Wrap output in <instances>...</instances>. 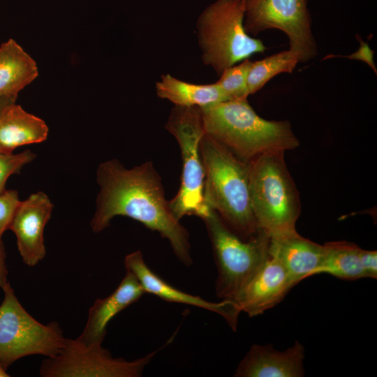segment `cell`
Here are the masks:
<instances>
[{
    "label": "cell",
    "instance_id": "cell-28",
    "mask_svg": "<svg viewBox=\"0 0 377 377\" xmlns=\"http://www.w3.org/2000/svg\"><path fill=\"white\" fill-rule=\"evenodd\" d=\"M10 375L6 371V369L3 367V366L0 362V377H9Z\"/></svg>",
    "mask_w": 377,
    "mask_h": 377
},
{
    "label": "cell",
    "instance_id": "cell-25",
    "mask_svg": "<svg viewBox=\"0 0 377 377\" xmlns=\"http://www.w3.org/2000/svg\"><path fill=\"white\" fill-rule=\"evenodd\" d=\"M360 258L366 278H377V251L360 249Z\"/></svg>",
    "mask_w": 377,
    "mask_h": 377
},
{
    "label": "cell",
    "instance_id": "cell-13",
    "mask_svg": "<svg viewBox=\"0 0 377 377\" xmlns=\"http://www.w3.org/2000/svg\"><path fill=\"white\" fill-rule=\"evenodd\" d=\"M293 287L285 268L268 253L236 303L241 312L255 317L280 303Z\"/></svg>",
    "mask_w": 377,
    "mask_h": 377
},
{
    "label": "cell",
    "instance_id": "cell-27",
    "mask_svg": "<svg viewBox=\"0 0 377 377\" xmlns=\"http://www.w3.org/2000/svg\"><path fill=\"white\" fill-rule=\"evenodd\" d=\"M16 99L8 97H0V112L8 105L15 103Z\"/></svg>",
    "mask_w": 377,
    "mask_h": 377
},
{
    "label": "cell",
    "instance_id": "cell-12",
    "mask_svg": "<svg viewBox=\"0 0 377 377\" xmlns=\"http://www.w3.org/2000/svg\"><path fill=\"white\" fill-rule=\"evenodd\" d=\"M54 205L43 191L32 193L20 201L9 230L17 238V246L23 263L34 267L45 256L44 229Z\"/></svg>",
    "mask_w": 377,
    "mask_h": 377
},
{
    "label": "cell",
    "instance_id": "cell-16",
    "mask_svg": "<svg viewBox=\"0 0 377 377\" xmlns=\"http://www.w3.org/2000/svg\"><path fill=\"white\" fill-rule=\"evenodd\" d=\"M325 252V245L302 237L297 232L269 238L268 253L286 270L293 287L313 275Z\"/></svg>",
    "mask_w": 377,
    "mask_h": 377
},
{
    "label": "cell",
    "instance_id": "cell-11",
    "mask_svg": "<svg viewBox=\"0 0 377 377\" xmlns=\"http://www.w3.org/2000/svg\"><path fill=\"white\" fill-rule=\"evenodd\" d=\"M124 263L126 269L136 277L145 293L154 295L166 302L196 306L216 313L226 320L232 330H237L241 311L236 302L227 300L210 302L174 287L148 267L140 250L126 255Z\"/></svg>",
    "mask_w": 377,
    "mask_h": 377
},
{
    "label": "cell",
    "instance_id": "cell-4",
    "mask_svg": "<svg viewBox=\"0 0 377 377\" xmlns=\"http://www.w3.org/2000/svg\"><path fill=\"white\" fill-rule=\"evenodd\" d=\"M284 151L263 154L249 162V193L259 229L269 238L296 232L301 203L286 167Z\"/></svg>",
    "mask_w": 377,
    "mask_h": 377
},
{
    "label": "cell",
    "instance_id": "cell-21",
    "mask_svg": "<svg viewBox=\"0 0 377 377\" xmlns=\"http://www.w3.org/2000/svg\"><path fill=\"white\" fill-rule=\"evenodd\" d=\"M299 63L289 50L251 61L246 79L248 96L261 89L272 78L282 73H292Z\"/></svg>",
    "mask_w": 377,
    "mask_h": 377
},
{
    "label": "cell",
    "instance_id": "cell-5",
    "mask_svg": "<svg viewBox=\"0 0 377 377\" xmlns=\"http://www.w3.org/2000/svg\"><path fill=\"white\" fill-rule=\"evenodd\" d=\"M217 269L216 296L236 302L268 256L269 237L262 230L248 239L232 231L213 209L201 219Z\"/></svg>",
    "mask_w": 377,
    "mask_h": 377
},
{
    "label": "cell",
    "instance_id": "cell-6",
    "mask_svg": "<svg viewBox=\"0 0 377 377\" xmlns=\"http://www.w3.org/2000/svg\"><path fill=\"white\" fill-rule=\"evenodd\" d=\"M244 14V0H216L198 19L202 61L219 75L227 68L267 50L261 40L246 33Z\"/></svg>",
    "mask_w": 377,
    "mask_h": 377
},
{
    "label": "cell",
    "instance_id": "cell-23",
    "mask_svg": "<svg viewBox=\"0 0 377 377\" xmlns=\"http://www.w3.org/2000/svg\"><path fill=\"white\" fill-rule=\"evenodd\" d=\"M36 154L30 150H25L17 154H6L0 152V193L6 190L8 177L20 173L22 167L31 162Z\"/></svg>",
    "mask_w": 377,
    "mask_h": 377
},
{
    "label": "cell",
    "instance_id": "cell-3",
    "mask_svg": "<svg viewBox=\"0 0 377 377\" xmlns=\"http://www.w3.org/2000/svg\"><path fill=\"white\" fill-rule=\"evenodd\" d=\"M200 147L206 205L241 238H251L260 229L251 205L249 162L206 133Z\"/></svg>",
    "mask_w": 377,
    "mask_h": 377
},
{
    "label": "cell",
    "instance_id": "cell-20",
    "mask_svg": "<svg viewBox=\"0 0 377 377\" xmlns=\"http://www.w3.org/2000/svg\"><path fill=\"white\" fill-rule=\"evenodd\" d=\"M325 252L313 275L327 274L343 280L366 278L360 258V248L349 242H330L325 244Z\"/></svg>",
    "mask_w": 377,
    "mask_h": 377
},
{
    "label": "cell",
    "instance_id": "cell-2",
    "mask_svg": "<svg viewBox=\"0 0 377 377\" xmlns=\"http://www.w3.org/2000/svg\"><path fill=\"white\" fill-rule=\"evenodd\" d=\"M200 109L205 133L245 161L300 145L290 121L262 118L247 98L228 100Z\"/></svg>",
    "mask_w": 377,
    "mask_h": 377
},
{
    "label": "cell",
    "instance_id": "cell-10",
    "mask_svg": "<svg viewBox=\"0 0 377 377\" xmlns=\"http://www.w3.org/2000/svg\"><path fill=\"white\" fill-rule=\"evenodd\" d=\"M160 349L128 361L113 357L102 343L67 339L57 355L43 360L39 373L42 377H139Z\"/></svg>",
    "mask_w": 377,
    "mask_h": 377
},
{
    "label": "cell",
    "instance_id": "cell-17",
    "mask_svg": "<svg viewBox=\"0 0 377 377\" xmlns=\"http://www.w3.org/2000/svg\"><path fill=\"white\" fill-rule=\"evenodd\" d=\"M48 131L43 119L10 103L0 112V152L10 154L18 147L43 142Z\"/></svg>",
    "mask_w": 377,
    "mask_h": 377
},
{
    "label": "cell",
    "instance_id": "cell-8",
    "mask_svg": "<svg viewBox=\"0 0 377 377\" xmlns=\"http://www.w3.org/2000/svg\"><path fill=\"white\" fill-rule=\"evenodd\" d=\"M0 305V362L8 367L31 355L46 357L57 355L67 338L58 323L42 324L22 306L8 282L3 288Z\"/></svg>",
    "mask_w": 377,
    "mask_h": 377
},
{
    "label": "cell",
    "instance_id": "cell-22",
    "mask_svg": "<svg viewBox=\"0 0 377 377\" xmlns=\"http://www.w3.org/2000/svg\"><path fill=\"white\" fill-rule=\"evenodd\" d=\"M251 64L249 59L225 69L216 82L228 100L247 98L246 79Z\"/></svg>",
    "mask_w": 377,
    "mask_h": 377
},
{
    "label": "cell",
    "instance_id": "cell-15",
    "mask_svg": "<svg viewBox=\"0 0 377 377\" xmlns=\"http://www.w3.org/2000/svg\"><path fill=\"white\" fill-rule=\"evenodd\" d=\"M145 293L136 277L126 270L124 277L113 293L103 299H97L90 307L84 330L76 339L85 345L102 343L109 322Z\"/></svg>",
    "mask_w": 377,
    "mask_h": 377
},
{
    "label": "cell",
    "instance_id": "cell-19",
    "mask_svg": "<svg viewBox=\"0 0 377 377\" xmlns=\"http://www.w3.org/2000/svg\"><path fill=\"white\" fill-rule=\"evenodd\" d=\"M157 96L181 107H204L228 101L216 82L193 84L179 80L169 73L161 76L155 85Z\"/></svg>",
    "mask_w": 377,
    "mask_h": 377
},
{
    "label": "cell",
    "instance_id": "cell-9",
    "mask_svg": "<svg viewBox=\"0 0 377 377\" xmlns=\"http://www.w3.org/2000/svg\"><path fill=\"white\" fill-rule=\"evenodd\" d=\"M244 26L255 36L267 29H279L288 36L289 50L299 62H306L318 54L311 30L308 0H244Z\"/></svg>",
    "mask_w": 377,
    "mask_h": 377
},
{
    "label": "cell",
    "instance_id": "cell-14",
    "mask_svg": "<svg viewBox=\"0 0 377 377\" xmlns=\"http://www.w3.org/2000/svg\"><path fill=\"white\" fill-rule=\"evenodd\" d=\"M304 347L298 341L286 350L271 345L253 344L239 363L236 377H302Z\"/></svg>",
    "mask_w": 377,
    "mask_h": 377
},
{
    "label": "cell",
    "instance_id": "cell-24",
    "mask_svg": "<svg viewBox=\"0 0 377 377\" xmlns=\"http://www.w3.org/2000/svg\"><path fill=\"white\" fill-rule=\"evenodd\" d=\"M20 202L15 190L6 189L0 193V244L4 232L9 230L15 212Z\"/></svg>",
    "mask_w": 377,
    "mask_h": 377
},
{
    "label": "cell",
    "instance_id": "cell-1",
    "mask_svg": "<svg viewBox=\"0 0 377 377\" xmlns=\"http://www.w3.org/2000/svg\"><path fill=\"white\" fill-rule=\"evenodd\" d=\"M96 176L100 191L90 223L94 232L109 227L115 216H126L168 239L185 266L193 264L188 232L171 212L151 161L127 169L117 159L108 160L98 165Z\"/></svg>",
    "mask_w": 377,
    "mask_h": 377
},
{
    "label": "cell",
    "instance_id": "cell-18",
    "mask_svg": "<svg viewBox=\"0 0 377 377\" xmlns=\"http://www.w3.org/2000/svg\"><path fill=\"white\" fill-rule=\"evenodd\" d=\"M38 75L36 63L14 39L0 45V97L16 99Z\"/></svg>",
    "mask_w": 377,
    "mask_h": 377
},
{
    "label": "cell",
    "instance_id": "cell-26",
    "mask_svg": "<svg viewBox=\"0 0 377 377\" xmlns=\"http://www.w3.org/2000/svg\"><path fill=\"white\" fill-rule=\"evenodd\" d=\"M8 271L6 264V251L3 242L0 244V288H3L7 283Z\"/></svg>",
    "mask_w": 377,
    "mask_h": 377
},
{
    "label": "cell",
    "instance_id": "cell-7",
    "mask_svg": "<svg viewBox=\"0 0 377 377\" xmlns=\"http://www.w3.org/2000/svg\"><path fill=\"white\" fill-rule=\"evenodd\" d=\"M180 148L182 170L180 186L168 200L173 215L180 220L184 216L200 219L210 211L203 196L204 169L200 154V141L205 133L199 107L175 106L165 124Z\"/></svg>",
    "mask_w": 377,
    "mask_h": 377
}]
</instances>
